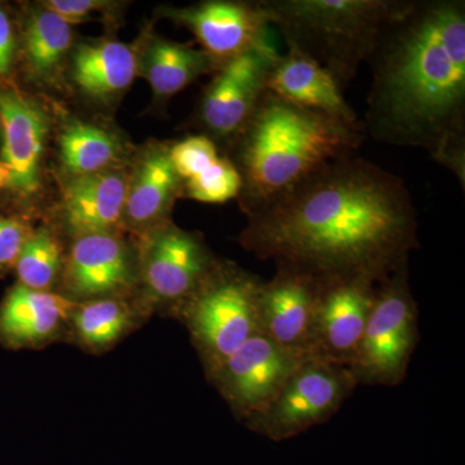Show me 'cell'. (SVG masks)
Here are the masks:
<instances>
[{"instance_id":"cell-1","label":"cell","mask_w":465,"mask_h":465,"mask_svg":"<svg viewBox=\"0 0 465 465\" xmlns=\"http://www.w3.org/2000/svg\"><path fill=\"white\" fill-rule=\"evenodd\" d=\"M242 246L314 280L381 283L419 247L411 194L396 174L363 158L335 162L249 217Z\"/></svg>"},{"instance_id":"cell-2","label":"cell","mask_w":465,"mask_h":465,"mask_svg":"<svg viewBox=\"0 0 465 465\" xmlns=\"http://www.w3.org/2000/svg\"><path fill=\"white\" fill-rule=\"evenodd\" d=\"M367 63L365 133L425 150L464 191V0H406Z\"/></svg>"},{"instance_id":"cell-3","label":"cell","mask_w":465,"mask_h":465,"mask_svg":"<svg viewBox=\"0 0 465 465\" xmlns=\"http://www.w3.org/2000/svg\"><path fill=\"white\" fill-rule=\"evenodd\" d=\"M365 139L362 122L347 124L266 91L232 142L242 210L249 217L262 213L323 168L353 157Z\"/></svg>"},{"instance_id":"cell-4","label":"cell","mask_w":465,"mask_h":465,"mask_svg":"<svg viewBox=\"0 0 465 465\" xmlns=\"http://www.w3.org/2000/svg\"><path fill=\"white\" fill-rule=\"evenodd\" d=\"M406 0H259L269 25L335 76L341 88L371 57Z\"/></svg>"},{"instance_id":"cell-5","label":"cell","mask_w":465,"mask_h":465,"mask_svg":"<svg viewBox=\"0 0 465 465\" xmlns=\"http://www.w3.org/2000/svg\"><path fill=\"white\" fill-rule=\"evenodd\" d=\"M262 281L237 266L219 264L177 312L200 351L208 376L260 333Z\"/></svg>"},{"instance_id":"cell-6","label":"cell","mask_w":465,"mask_h":465,"mask_svg":"<svg viewBox=\"0 0 465 465\" xmlns=\"http://www.w3.org/2000/svg\"><path fill=\"white\" fill-rule=\"evenodd\" d=\"M418 316L405 264L378 284L362 341L349 367L358 385L397 387L405 381L420 338Z\"/></svg>"},{"instance_id":"cell-7","label":"cell","mask_w":465,"mask_h":465,"mask_svg":"<svg viewBox=\"0 0 465 465\" xmlns=\"http://www.w3.org/2000/svg\"><path fill=\"white\" fill-rule=\"evenodd\" d=\"M347 366L307 358L258 414L247 419L252 432L281 442L326 423L357 390Z\"/></svg>"},{"instance_id":"cell-8","label":"cell","mask_w":465,"mask_h":465,"mask_svg":"<svg viewBox=\"0 0 465 465\" xmlns=\"http://www.w3.org/2000/svg\"><path fill=\"white\" fill-rule=\"evenodd\" d=\"M280 54L269 39L217 67L200 105V122L211 136L234 142L266 91Z\"/></svg>"},{"instance_id":"cell-9","label":"cell","mask_w":465,"mask_h":465,"mask_svg":"<svg viewBox=\"0 0 465 465\" xmlns=\"http://www.w3.org/2000/svg\"><path fill=\"white\" fill-rule=\"evenodd\" d=\"M309 357L287 351L264 333L251 338L210 376L242 420L258 414Z\"/></svg>"},{"instance_id":"cell-10","label":"cell","mask_w":465,"mask_h":465,"mask_svg":"<svg viewBox=\"0 0 465 465\" xmlns=\"http://www.w3.org/2000/svg\"><path fill=\"white\" fill-rule=\"evenodd\" d=\"M217 266L200 238L171 224L154 229L143 251V274L150 296L176 312Z\"/></svg>"},{"instance_id":"cell-11","label":"cell","mask_w":465,"mask_h":465,"mask_svg":"<svg viewBox=\"0 0 465 465\" xmlns=\"http://www.w3.org/2000/svg\"><path fill=\"white\" fill-rule=\"evenodd\" d=\"M378 284L365 277L321 282L312 358L351 367L374 307Z\"/></svg>"},{"instance_id":"cell-12","label":"cell","mask_w":465,"mask_h":465,"mask_svg":"<svg viewBox=\"0 0 465 465\" xmlns=\"http://www.w3.org/2000/svg\"><path fill=\"white\" fill-rule=\"evenodd\" d=\"M320 291V281L277 268L274 277L262 281L260 289V332L280 347L311 358Z\"/></svg>"},{"instance_id":"cell-13","label":"cell","mask_w":465,"mask_h":465,"mask_svg":"<svg viewBox=\"0 0 465 465\" xmlns=\"http://www.w3.org/2000/svg\"><path fill=\"white\" fill-rule=\"evenodd\" d=\"M173 18L200 41L216 69L268 38V20L259 2L210 0L186 8L170 9Z\"/></svg>"},{"instance_id":"cell-14","label":"cell","mask_w":465,"mask_h":465,"mask_svg":"<svg viewBox=\"0 0 465 465\" xmlns=\"http://www.w3.org/2000/svg\"><path fill=\"white\" fill-rule=\"evenodd\" d=\"M3 162L11 168V185L23 195L38 191L39 164L47 124L42 110L14 88L0 87Z\"/></svg>"},{"instance_id":"cell-15","label":"cell","mask_w":465,"mask_h":465,"mask_svg":"<svg viewBox=\"0 0 465 465\" xmlns=\"http://www.w3.org/2000/svg\"><path fill=\"white\" fill-rule=\"evenodd\" d=\"M266 90L300 108L322 113L347 124H361L342 96V88L335 76L295 48L287 47V54L275 60Z\"/></svg>"},{"instance_id":"cell-16","label":"cell","mask_w":465,"mask_h":465,"mask_svg":"<svg viewBox=\"0 0 465 465\" xmlns=\"http://www.w3.org/2000/svg\"><path fill=\"white\" fill-rule=\"evenodd\" d=\"M130 255L112 232L76 237L67 258L65 286L70 295L94 300L125 289L131 282Z\"/></svg>"},{"instance_id":"cell-17","label":"cell","mask_w":465,"mask_h":465,"mask_svg":"<svg viewBox=\"0 0 465 465\" xmlns=\"http://www.w3.org/2000/svg\"><path fill=\"white\" fill-rule=\"evenodd\" d=\"M183 192L202 203H225L237 198L242 180L231 159L219 154L216 143L206 134L189 136L168 149Z\"/></svg>"},{"instance_id":"cell-18","label":"cell","mask_w":465,"mask_h":465,"mask_svg":"<svg viewBox=\"0 0 465 465\" xmlns=\"http://www.w3.org/2000/svg\"><path fill=\"white\" fill-rule=\"evenodd\" d=\"M75 307L66 296L18 284L0 308V336L15 347L43 344L72 320Z\"/></svg>"},{"instance_id":"cell-19","label":"cell","mask_w":465,"mask_h":465,"mask_svg":"<svg viewBox=\"0 0 465 465\" xmlns=\"http://www.w3.org/2000/svg\"><path fill=\"white\" fill-rule=\"evenodd\" d=\"M128 183L114 171L74 177L64 193L66 224L76 235L110 232L122 222Z\"/></svg>"},{"instance_id":"cell-20","label":"cell","mask_w":465,"mask_h":465,"mask_svg":"<svg viewBox=\"0 0 465 465\" xmlns=\"http://www.w3.org/2000/svg\"><path fill=\"white\" fill-rule=\"evenodd\" d=\"M183 183L174 171L168 149L150 152L128 183L124 216L134 226H154L163 222Z\"/></svg>"},{"instance_id":"cell-21","label":"cell","mask_w":465,"mask_h":465,"mask_svg":"<svg viewBox=\"0 0 465 465\" xmlns=\"http://www.w3.org/2000/svg\"><path fill=\"white\" fill-rule=\"evenodd\" d=\"M134 51L121 42L84 45L73 58V79L94 97H108L130 87L136 75Z\"/></svg>"},{"instance_id":"cell-22","label":"cell","mask_w":465,"mask_h":465,"mask_svg":"<svg viewBox=\"0 0 465 465\" xmlns=\"http://www.w3.org/2000/svg\"><path fill=\"white\" fill-rule=\"evenodd\" d=\"M206 52L180 43L154 39L145 54V73L155 96L168 99L213 69Z\"/></svg>"},{"instance_id":"cell-23","label":"cell","mask_w":465,"mask_h":465,"mask_svg":"<svg viewBox=\"0 0 465 465\" xmlns=\"http://www.w3.org/2000/svg\"><path fill=\"white\" fill-rule=\"evenodd\" d=\"M118 154L114 137L97 125L73 122L60 137L61 162L74 177L110 170Z\"/></svg>"},{"instance_id":"cell-24","label":"cell","mask_w":465,"mask_h":465,"mask_svg":"<svg viewBox=\"0 0 465 465\" xmlns=\"http://www.w3.org/2000/svg\"><path fill=\"white\" fill-rule=\"evenodd\" d=\"M72 41V25L64 18L45 8L32 15L26 25L25 52L34 74L54 75Z\"/></svg>"},{"instance_id":"cell-25","label":"cell","mask_w":465,"mask_h":465,"mask_svg":"<svg viewBox=\"0 0 465 465\" xmlns=\"http://www.w3.org/2000/svg\"><path fill=\"white\" fill-rule=\"evenodd\" d=\"M72 321L82 344L92 349H105L124 338L133 327L134 313L122 300L94 299L76 304Z\"/></svg>"},{"instance_id":"cell-26","label":"cell","mask_w":465,"mask_h":465,"mask_svg":"<svg viewBox=\"0 0 465 465\" xmlns=\"http://www.w3.org/2000/svg\"><path fill=\"white\" fill-rule=\"evenodd\" d=\"M60 242L47 229L33 232L16 262L20 284L27 289L50 291L61 269Z\"/></svg>"},{"instance_id":"cell-27","label":"cell","mask_w":465,"mask_h":465,"mask_svg":"<svg viewBox=\"0 0 465 465\" xmlns=\"http://www.w3.org/2000/svg\"><path fill=\"white\" fill-rule=\"evenodd\" d=\"M32 232L29 226L20 220L0 217V268L16 265Z\"/></svg>"},{"instance_id":"cell-28","label":"cell","mask_w":465,"mask_h":465,"mask_svg":"<svg viewBox=\"0 0 465 465\" xmlns=\"http://www.w3.org/2000/svg\"><path fill=\"white\" fill-rule=\"evenodd\" d=\"M105 7V3L97 0H51L43 5V8L54 12L64 18L70 25L84 23L85 18Z\"/></svg>"},{"instance_id":"cell-29","label":"cell","mask_w":465,"mask_h":465,"mask_svg":"<svg viewBox=\"0 0 465 465\" xmlns=\"http://www.w3.org/2000/svg\"><path fill=\"white\" fill-rule=\"evenodd\" d=\"M16 41L14 27L5 11L0 9V78L7 75L14 63Z\"/></svg>"},{"instance_id":"cell-30","label":"cell","mask_w":465,"mask_h":465,"mask_svg":"<svg viewBox=\"0 0 465 465\" xmlns=\"http://www.w3.org/2000/svg\"><path fill=\"white\" fill-rule=\"evenodd\" d=\"M12 173L11 168L5 162L0 161V189L11 185Z\"/></svg>"},{"instance_id":"cell-31","label":"cell","mask_w":465,"mask_h":465,"mask_svg":"<svg viewBox=\"0 0 465 465\" xmlns=\"http://www.w3.org/2000/svg\"><path fill=\"white\" fill-rule=\"evenodd\" d=\"M0 130H2V124H0Z\"/></svg>"}]
</instances>
